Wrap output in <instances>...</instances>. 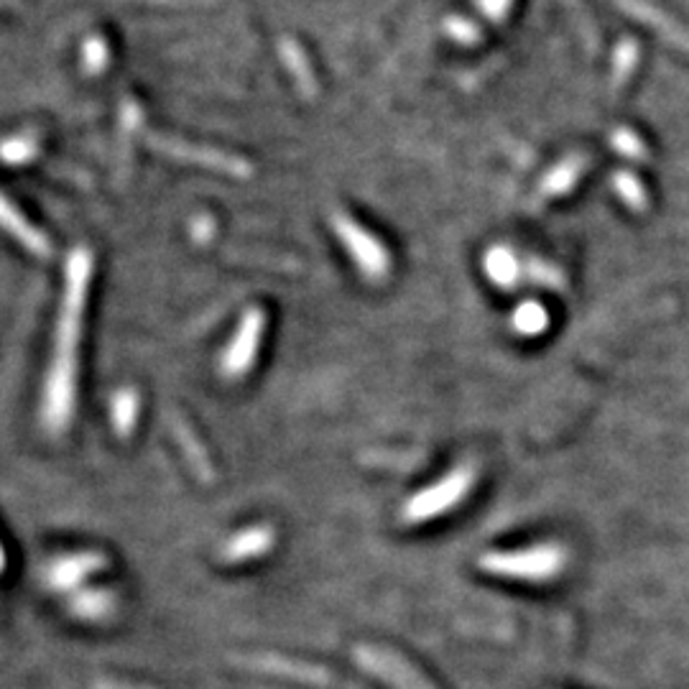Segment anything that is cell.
<instances>
[{"label": "cell", "instance_id": "6da1fadb", "mask_svg": "<svg viewBox=\"0 0 689 689\" xmlns=\"http://www.w3.org/2000/svg\"><path fill=\"white\" fill-rule=\"evenodd\" d=\"M92 276V256L85 248H77L67 261L64 274L62 307L54 337V355L44 381L41 419L49 432H64L72 422L77 401V350H80L82 319H85L87 289Z\"/></svg>", "mask_w": 689, "mask_h": 689}, {"label": "cell", "instance_id": "7a4b0ae2", "mask_svg": "<svg viewBox=\"0 0 689 689\" xmlns=\"http://www.w3.org/2000/svg\"><path fill=\"white\" fill-rule=\"evenodd\" d=\"M564 562L567 554L557 544H539L513 552H485L478 557V567L488 575L524 582L554 580L564 570Z\"/></svg>", "mask_w": 689, "mask_h": 689}, {"label": "cell", "instance_id": "3957f363", "mask_svg": "<svg viewBox=\"0 0 689 689\" xmlns=\"http://www.w3.org/2000/svg\"><path fill=\"white\" fill-rule=\"evenodd\" d=\"M475 485V467L473 465H457L455 470L439 478L437 483H432L429 488H422L419 493L409 498L401 508V519L406 524H427V521L437 519L442 513L452 511V508L460 506L467 498V493L473 490Z\"/></svg>", "mask_w": 689, "mask_h": 689}, {"label": "cell", "instance_id": "277c9868", "mask_svg": "<svg viewBox=\"0 0 689 689\" xmlns=\"http://www.w3.org/2000/svg\"><path fill=\"white\" fill-rule=\"evenodd\" d=\"M332 230L337 233L340 243L348 248L350 258H353L365 279H386L388 271H391V256H388V251L376 235L368 233L363 225L355 223L353 217L345 215V212H332Z\"/></svg>", "mask_w": 689, "mask_h": 689}, {"label": "cell", "instance_id": "5b68a950", "mask_svg": "<svg viewBox=\"0 0 689 689\" xmlns=\"http://www.w3.org/2000/svg\"><path fill=\"white\" fill-rule=\"evenodd\" d=\"M138 128H141L143 141L149 143L154 151H159V154L169 156V159L187 161V164H197V166H205V169L223 171V174H230V177H240V179L251 177V164L238 159V156L223 154V151H215V149H205V146H194V143L179 141V138L161 136V133H154L151 128L141 126V123H138Z\"/></svg>", "mask_w": 689, "mask_h": 689}, {"label": "cell", "instance_id": "8992f818", "mask_svg": "<svg viewBox=\"0 0 689 689\" xmlns=\"http://www.w3.org/2000/svg\"><path fill=\"white\" fill-rule=\"evenodd\" d=\"M263 330H266L263 309L253 307L240 317L233 340L228 342V348L223 350V358H220V373L228 381H238L251 371L258 358V350H261Z\"/></svg>", "mask_w": 689, "mask_h": 689}, {"label": "cell", "instance_id": "52a82bcc", "mask_svg": "<svg viewBox=\"0 0 689 689\" xmlns=\"http://www.w3.org/2000/svg\"><path fill=\"white\" fill-rule=\"evenodd\" d=\"M353 654L365 672H371L391 689H437L422 672H416L409 661H404L393 651L373 644H360L355 646Z\"/></svg>", "mask_w": 689, "mask_h": 689}, {"label": "cell", "instance_id": "ba28073f", "mask_svg": "<svg viewBox=\"0 0 689 689\" xmlns=\"http://www.w3.org/2000/svg\"><path fill=\"white\" fill-rule=\"evenodd\" d=\"M105 567H108V557L103 552L64 554V557H54L52 562L46 564L44 582L57 593L77 590L82 582H87L97 572H103Z\"/></svg>", "mask_w": 689, "mask_h": 689}, {"label": "cell", "instance_id": "9c48e42d", "mask_svg": "<svg viewBox=\"0 0 689 689\" xmlns=\"http://www.w3.org/2000/svg\"><path fill=\"white\" fill-rule=\"evenodd\" d=\"M276 547V529L268 524H256L248 526V529H240L225 541L220 547V562L225 564H243L253 562L258 557H266L271 549Z\"/></svg>", "mask_w": 689, "mask_h": 689}, {"label": "cell", "instance_id": "30bf717a", "mask_svg": "<svg viewBox=\"0 0 689 689\" xmlns=\"http://www.w3.org/2000/svg\"><path fill=\"white\" fill-rule=\"evenodd\" d=\"M240 664H243V667L256 669V672L279 674V677L294 679V682H302V684H314V687H325V684L330 682V672H325V669L317 667V664L289 659V656L256 654V656H245V659H240Z\"/></svg>", "mask_w": 689, "mask_h": 689}, {"label": "cell", "instance_id": "8fae6325", "mask_svg": "<svg viewBox=\"0 0 689 689\" xmlns=\"http://www.w3.org/2000/svg\"><path fill=\"white\" fill-rule=\"evenodd\" d=\"M169 429L177 439L179 450L184 452V460L192 467V473L202 480V483H212L215 480V465H212L210 455H207L205 445L200 442L197 432L189 427V422L184 419V414L179 411H171L169 414Z\"/></svg>", "mask_w": 689, "mask_h": 689}, {"label": "cell", "instance_id": "7c38bea8", "mask_svg": "<svg viewBox=\"0 0 689 689\" xmlns=\"http://www.w3.org/2000/svg\"><path fill=\"white\" fill-rule=\"evenodd\" d=\"M3 223H6L8 233L16 240H21V245L26 251H31L39 258L52 256V243L44 238L41 230H36L34 225H29V220L11 205V200H3Z\"/></svg>", "mask_w": 689, "mask_h": 689}, {"label": "cell", "instance_id": "4fadbf2b", "mask_svg": "<svg viewBox=\"0 0 689 689\" xmlns=\"http://www.w3.org/2000/svg\"><path fill=\"white\" fill-rule=\"evenodd\" d=\"M118 603H115V595L110 590H77L72 598H69V610L87 623H100L108 621L110 615L115 613Z\"/></svg>", "mask_w": 689, "mask_h": 689}, {"label": "cell", "instance_id": "5bb4252c", "mask_svg": "<svg viewBox=\"0 0 689 689\" xmlns=\"http://www.w3.org/2000/svg\"><path fill=\"white\" fill-rule=\"evenodd\" d=\"M138 411H141V396L136 388H120L110 401V422L120 439H128L138 424Z\"/></svg>", "mask_w": 689, "mask_h": 689}, {"label": "cell", "instance_id": "9a60e30c", "mask_svg": "<svg viewBox=\"0 0 689 689\" xmlns=\"http://www.w3.org/2000/svg\"><path fill=\"white\" fill-rule=\"evenodd\" d=\"M483 268L485 274H488V279L493 281V284L503 286V289L516 284L521 276L519 261H516V256H513L508 248H503V245H496V248H490V251L485 253Z\"/></svg>", "mask_w": 689, "mask_h": 689}, {"label": "cell", "instance_id": "2e32d148", "mask_svg": "<svg viewBox=\"0 0 689 689\" xmlns=\"http://www.w3.org/2000/svg\"><path fill=\"white\" fill-rule=\"evenodd\" d=\"M279 49H281V57H284L286 67H289L291 77L297 80L299 90H302L304 95H309V97L317 95V80H314V72H312V67H309L307 54L299 49L297 41L284 39L281 41Z\"/></svg>", "mask_w": 689, "mask_h": 689}, {"label": "cell", "instance_id": "e0dca14e", "mask_svg": "<svg viewBox=\"0 0 689 689\" xmlns=\"http://www.w3.org/2000/svg\"><path fill=\"white\" fill-rule=\"evenodd\" d=\"M511 322H513V330L519 332V335L534 337L547 330L549 314L539 302H524L519 309H516V312H513Z\"/></svg>", "mask_w": 689, "mask_h": 689}, {"label": "cell", "instance_id": "ac0fdd59", "mask_svg": "<svg viewBox=\"0 0 689 689\" xmlns=\"http://www.w3.org/2000/svg\"><path fill=\"white\" fill-rule=\"evenodd\" d=\"M105 64H108V44L100 36H90L82 46V67L90 75H97V72H103Z\"/></svg>", "mask_w": 689, "mask_h": 689}, {"label": "cell", "instance_id": "d6986e66", "mask_svg": "<svg viewBox=\"0 0 689 689\" xmlns=\"http://www.w3.org/2000/svg\"><path fill=\"white\" fill-rule=\"evenodd\" d=\"M577 174H580V164H575V161H567V164L557 166V169L549 174L544 182H541V189L547 194H559V192H567V189L575 184Z\"/></svg>", "mask_w": 689, "mask_h": 689}, {"label": "cell", "instance_id": "ffe728a7", "mask_svg": "<svg viewBox=\"0 0 689 689\" xmlns=\"http://www.w3.org/2000/svg\"><path fill=\"white\" fill-rule=\"evenodd\" d=\"M36 154V138L34 136H13L8 138L3 146V156L8 164H21V161L34 159Z\"/></svg>", "mask_w": 689, "mask_h": 689}, {"label": "cell", "instance_id": "44dd1931", "mask_svg": "<svg viewBox=\"0 0 689 689\" xmlns=\"http://www.w3.org/2000/svg\"><path fill=\"white\" fill-rule=\"evenodd\" d=\"M445 31L452 39L460 41V44H473V41L480 39V31L475 29L473 23L465 21V18H450V21L445 23Z\"/></svg>", "mask_w": 689, "mask_h": 689}, {"label": "cell", "instance_id": "7402d4cb", "mask_svg": "<svg viewBox=\"0 0 689 689\" xmlns=\"http://www.w3.org/2000/svg\"><path fill=\"white\" fill-rule=\"evenodd\" d=\"M478 6L490 21H503L508 8H511V0H478Z\"/></svg>", "mask_w": 689, "mask_h": 689}, {"label": "cell", "instance_id": "603a6c76", "mask_svg": "<svg viewBox=\"0 0 689 689\" xmlns=\"http://www.w3.org/2000/svg\"><path fill=\"white\" fill-rule=\"evenodd\" d=\"M92 689H151V687H138V684L118 682V679H100V682H95V687Z\"/></svg>", "mask_w": 689, "mask_h": 689}, {"label": "cell", "instance_id": "cb8c5ba5", "mask_svg": "<svg viewBox=\"0 0 689 689\" xmlns=\"http://www.w3.org/2000/svg\"><path fill=\"white\" fill-rule=\"evenodd\" d=\"M212 235V230H210V220H194V238L197 240H207Z\"/></svg>", "mask_w": 689, "mask_h": 689}, {"label": "cell", "instance_id": "d4e9b609", "mask_svg": "<svg viewBox=\"0 0 689 689\" xmlns=\"http://www.w3.org/2000/svg\"><path fill=\"white\" fill-rule=\"evenodd\" d=\"M149 3H202V0H149Z\"/></svg>", "mask_w": 689, "mask_h": 689}]
</instances>
